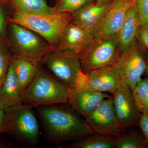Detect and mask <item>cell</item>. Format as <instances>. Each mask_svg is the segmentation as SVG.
Returning a JSON list of instances; mask_svg holds the SVG:
<instances>
[{"mask_svg": "<svg viewBox=\"0 0 148 148\" xmlns=\"http://www.w3.org/2000/svg\"><path fill=\"white\" fill-rule=\"evenodd\" d=\"M10 31L14 58H29L41 61L47 53L53 50V47L43 38L22 25L10 22Z\"/></svg>", "mask_w": 148, "mask_h": 148, "instance_id": "cell-5", "label": "cell"}, {"mask_svg": "<svg viewBox=\"0 0 148 148\" xmlns=\"http://www.w3.org/2000/svg\"><path fill=\"white\" fill-rule=\"evenodd\" d=\"M12 59L6 48L0 45V86L5 79Z\"/></svg>", "mask_w": 148, "mask_h": 148, "instance_id": "cell-24", "label": "cell"}, {"mask_svg": "<svg viewBox=\"0 0 148 148\" xmlns=\"http://www.w3.org/2000/svg\"><path fill=\"white\" fill-rule=\"evenodd\" d=\"M3 0H0V38H3L5 23V14L2 4Z\"/></svg>", "mask_w": 148, "mask_h": 148, "instance_id": "cell-28", "label": "cell"}, {"mask_svg": "<svg viewBox=\"0 0 148 148\" xmlns=\"http://www.w3.org/2000/svg\"><path fill=\"white\" fill-rule=\"evenodd\" d=\"M6 117V111L4 109L0 107V133H1L2 130L5 123Z\"/></svg>", "mask_w": 148, "mask_h": 148, "instance_id": "cell-29", "label": "cell"}, {"mask_svg": "<svg viewBox=\"0 0 148 148\" xmlns=\"http://www.w3.org/2000/svg\"><path fill=\"white\" fill-rule=\"evenodd\" d=\"M95 0H59L54 7L59 12H73Z\"/></svg>", "mask_w": 148, "mask_h": 148, "instance_id": "cell-23", "label": "cell"}, {"mask_svg": "<svg viewBox=\"0 0 148 148\" xmlns=\"http://www.w3.org/2000/svg\"><path fill=\"white\" fill-rule=\"evenodd\" d=\"M136 6L140 26L148 28V0H136Z\"/></svg>", "mask_w": 148, "mask_h": 148, "instance_id": "cell-25", "label": "cell"}, {"mask_svg": "<svg viewBox=\"0 0 148 148\" xmlns=\"http://www.w3.org/2000/svg\"><path fill=\"white\" fill-rule=\"evenodd\" d=\"M110 95L90 89H71L69 104L73 110L84 118L94 111L105 99Z\"/></svg>", "mask_w": 148, "mask_h": 148, "instance_id": "cell-15", "label": "cell"}, {"mask_svg": "<svg viewBox=\"0 0 148 148\" xmlns=\"http://www.w3.org/2000/svg\"><path fill=\"white\" fill-rule=\"evenodd\" d=\"M113 0H95V1L97 3L111 1Z\"/></svg>", "mask_w": 148, "mask_h": 148, "instance_id": "cell-31", "label": "cell"}, {"mask_svg": "<svg viewBox=\"0 0 148 148\" xmlns=\"http://www.w3.org/2000/svg\"><path fill=\"white\" fill-rule=\"evenodd\" d=\"M94 133L116 137L123 129L117 117L112 95L105 99L85 118Z\"/></svg>", "mask_w": 148, "mask_h": 148, "instance_id": "cell-9", "label": "cell"}, {"mask_svg": "<svg viewBox=\"0 0 148 148\" xmlns=\"http://www.w3.org/2000/svg\"><path fill=\"white\" fill-rule=\"evenodd\" d=\"M114 66L123 83L133 91L145 73L147 66L145 50L138 39L120 55Z\"/></svg>", "mask_w": 148, "mask_h": 148, "instance_id": "cell-6", "label": "cell"}, {"mask_svg": "<svg viewBox=\"0 0 148 148\" xmlns=\"http://www.w3.org/2000/svg\"><path fill=\"white\" fill-rule=\"evenodd\" d=\"M112 97L115 111L122 127L138 126L141 113L130 88L123 84L112 94Z\"/></svg>", "mask_w": 148, "mask_h": 148, "instance_id": "cell-12", "label": "cell"}, {"mask_svg": "<svg viewBox=\"0 0 148 148\" xmlns=\"http://www.w3.org/2000/svg\"><path fill=\"white\" fill-rule=\"evenodd\" d=\"M116 137V148H147L141 131H125L124 128Z\"/></svg>", "mask_w": 148, "mask_h": 148, "instance_id": "cell-21", "label": "cell"}, {"mask_svg": "<svg viewBox=\"0 0 148 148\" xmlns=\"http://www.w3.org/2000/svg\"><path fill=\"white\" fill-rule=\"evenodd\" d=\"M20 85L11 62L7 75L0 86V107L7 110L21 104Z\"/></svg>", "mask_w": 148, "mask_h": 148, "instance_id": "cell-17", "label": "cell"}, {"mask_svg": "<svg viewBox=\"0 0 148 148\" xmlns=\"http://www.w3.org/2000/svg\"><path fill=\"white\" fill-rule=\"evenodd\" d=\"M95 39L94 35L72 20L64 29L53 49L70 52L79 56Z\"/></svg>", "mask_w": 148, "mask_h": 148, "instance_id": "cell-10", "label": "cell"}, {"mask_svg": "<svg viewBox=\"0 0 148 148\" xmlns=\"http://www.w3.org/2000/svg\"><path fill=\"white\" fill-rule=\"evenodd\" d=\"M120 55L116 36L107 39L96 38L79 58L82 69L86 73L94 69L114 65Z\"/></svg>", "mask_w": 148, "mask_h": 148, "instance_id": "cell-8", "label": "cell"}, {"mask_svg": "<svg viewBox=\"0 0 148 148\" xmlns=\"http://www.w3.org/2000/svg\"><path fill=\"white\" fill-rule=\"evenodd\" d=\"M138 126L145 140L147 148H148V114H141Z\"/></svg>", "mask_w": 148, "mask_h": 148, "instance_id": "cell-26", "label": "cell"}, {"mask_svg": "<svg viewBox=\"0 0 148 148\" xmlns=\"http://www.w3.org/2000/svg\"><path fill=\"white\" fill-rule=\"evenodd\" d=\"M146 61H147V66H146L145 73H146L147 77H148V53L147 55L146 56Z\"/></svg>", "mask_w": 148, "mask_h": 148, "instance_id": "cell-30", "label": "cell"}, {"mask_svg": "<svg viewBox=\"0 0 148 148\" xmlns=\"http://www.w3.org/2000/svg\"><path fill=\"white\" fill-rule=\"evenodd\" d=\"M88 75V87L92 90L112 95L124 84L114 65L91 70Z\"/></svg>", "mask_w": 148, "mask_h": 148, "instance_id": "cell-13", "label": "cell"}, {"mask_svg": "<svg viewBox=\"0 0 148 148\" xmlns=\"http://www.w3.org/2000/svg\"><path fill=\"white\" fill-rule=\"evenodd\" d=\"M136 0H113L110 5L96 35L107 39L116 36L121 28L130 9Z\"/></svg>", "mask_w": 148, "mask_h": 148, "instance_id": "cell-11", "label": "cell"}, {"mask_svg": "<svg viewBox=\"0 0 148 148\" xmlns=\"http://www.w3.org/2000/svg\"><path fill=\"white\" fill-rule=\"evenodd\" d=\"M40 61L26 58H13L11 65L18 79L22 95L39 69Z\"/></svg>", "mask_w": 148, "mask_h": 148, "instance_id": "cell-18", "label": "cell"}, {"mask_svg": "<svg viewBox=\"0 0 148 148\" xmlns=\"http://www.w3.org/2000/svg\"><path fill=\"white\" fill-rule=\"evenodd\" d=\"M40 62L53 76L70 89L73 88L77 75L82 70L79 56L62 51L53 49L47 53Z\"/></svg>", "mask_w": 148, "mask_h": 148, "instance_id": "cell-7", "label": "cell"}, {"mask_svg": "<svg viewBox=\"0 0 148 148\" xmlns=\"http://www.w3.org/2000/svg\"><path fill=\"white\" fill-rule=\"evenodd\" d=\"M139 27L135 3L128 10L123 24L116 36L120 55L138 40Z\"/></svg>", "mask_w": 148, "mask_h": 148, "instance_id": "cell-16", "label": "cell"}, {"mask_svg": "<svg viewBox=\"0 0 148 148\" xmlns=\"http://www.w3.org/2000/svg\"><path fill=\"white\" fill-rule=\"evenodd\" d=\"M71 89L40 67L23 92L21 104L32 108L68 103Z\"/></svg>", "mask_w": 148, "mask_h": 148, "instance_id": "cell-2", "label": "cell"}, {"mask_svg": "<svg viewBox=\"0 0 148 148\" xmlns=\"http://www.w3.org/2000/svg\"><path fill=\"white\" fill-rule=\"evenodd\" d=\"M15 11L29 14H51L57 12L45 0H8Z\"/></svg>", "mask_w": 148, "mask_h": 148, "instance_id": "cell-20", "label": "cell"}, {"mask_svg": "<svg viewBox=\"0 0 148 148\" xmlns=\"http://www.w3.org/2000/svg\"><path fill=\"white\" fill-rule=\"evenodd\" d=\"M72 18V12H57L51 14H29L15 11L10 21L36 32L54 48Z\"/></svg>", "mask_w": 148, "mask_h": 148, "instance_id": "cell-4", "label": "cell"}, {"mask_svg": "<svg viewBox=\"0 0 148 148\" xmlns=\"http://www.w3.org/2000/svg\"><path fill=\"white\" fill-rule=\"evenodd\" d=\"M32 107L19 104L6 110V117L1 133H5L26 147H36L40 126Z\"/></svg>", "mask_w": 148, "mask_h": 148, "instance_id": "cell-3", "label": "cell"}, {"mask_svg": "<svg viewBox=\"0 0 148 148\" xmlns=\"http://www.w3.org/2000/svg\"><path fill=\"white\" fill-rule=\"evenodd\" d=\"M135 104L141 114H148V77L141 78L132 91Z\"/></svg>", "mask_w": 148, "mask_h": 148, "instance_id": "cell-22", "label": "cell"}, {"mask_svg": "<svg viewBox=\"0 0 148 148\" xmlns=\"http://www.w3.org/2000/svg\"><path fill=\"white\" fill-rule=\"evenodd\" d=\"M138 40L144 50L148 53V28L140 26L138 33Z\"/></svg>", "mask_w": 148, "mask_h": 148, "instance_id": "cell-27", "label": "cell"}, {"mask_svg": "<svg viewBox=\"0 0 148 148\" xmlns=\"http://www.w3.org/2000/svg\"><path fill=\"white\" fill-rule=\"evenodd\" d=\"M59 1V0H58V1Z\"/></svg>", "mask_w": 148, "mask_h": 148, "instance_id": "cell-32", "label": "cell"}, {"mask_svg": "<svg viewBox=\"0 0 148 148\" xmlns=\"http://www.w3.org/2000/svg\"><path fill=\"white\" fill-rule=\"evenodd\" d=\"M36 108L45 138L53 144L77 141L94 133L85 119L71 108L42 106Z\"/></svg>", "mask_w": 148, "mask_h": 148, "instance_id": "cell-1", "label": "cell"}, {"mask_svg": "<svg viewBox=\"0 0 148 148\" xmlns=\"http://www.w3.org/2000/svg\"><path fill=\"white\" fill-rule=\"evenodd\" d=\"M117 137L93 133L68 145L69 148H116Z\"/></svg>", "mask_w": 148, "mask_h": 148, "instance_id": "cell-19", "label": "cell"}, {"mask_svg": "<svg viewBox=\"0 0 148 148\" xmlns=\"http://www.w3.org/2000/svg\"><path fill=\"white\" fill-rule=\"evenodd\" d=\"M112 2L95 1L86 5L73 12L72 20L96 37L98 29Z\"/></svg>", "mask_w": 148, "mask_h": 148, "instance_id": "cell-14", "label": "cell"}]
</instances>
